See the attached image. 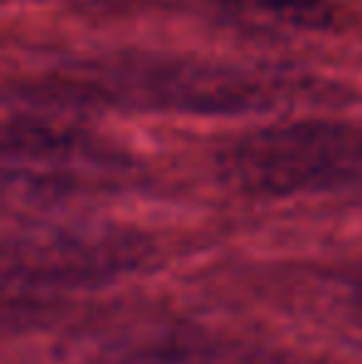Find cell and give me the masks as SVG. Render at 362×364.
<instances>
[{
	"mask_svg": "<svg viewBox=\"0 0 362 364\" xmlns=\"http://www.w3.org/2000/svg\"><path fill=\"white\" fill-rule=\"evenodd\" d=\"M137 105L181 114H243L271 107V82L236 68L208 63H137L107 75Z\"/></svg>",
	"mask_w": 362,
	"mask_h": 364,
	"instance_id": "cell-2",
	"label": "cell"
},
{
	"mask_svg": "<svg viewBox=\"0 0 362 364\" xmlns=\"http://www.w3.org/2000/svg\"><path fill=\"white\" fill-rule=\"evenodd\" d=\"M218 168L226 183L248 196L323 191L362 171V134L323 119L261 127L223 146Z\"/></svg>",
	"mask_w": 362,
	"mask_h": 364,
	"instance_id": "cell-1",
	"label": "cell"
},
{
	"mask_svg": "<svg viewBox=\"0 0 362 364\" xmlns=\"http://www.w3.org/2000/svg\"><path fill=\"white\" fill-rule=\"evenodd\" d=\"M147 364H295L278 355L251 352L241 347L213 345V342H176L154 355Z\"/></svg>",
	"mask_w": 362,
	"mask_h": 364,
	"instance_id": "cell-4",
	"label": "cell"
},
{
	"mask_svg": "<svg viewBox=\"0 0 362 364\" xmlns=\"http://www.w3.org/2000/svg\"><path fill=\"white\" fill-rule=\"evenodd\" d=\"M355 307H358V312L362 315V280L355 285Z\"/></svg>",
	"mask_w": 362,
	"mask_h": 364,
	"instance_id": "cell-5",
	"label": "cell"
},
{
	"mask_svg": "<svg viewBox=\"0 0 362 364\" xmlns=\"http://www.w3.org/2000/svg\"><path fill=\"white\" fill-rule=\"evenodd\" d=\"M241 25L268 35L325 33L338 23L333 0H218Z\"/></svg>",
	"mask_w": 362,
	"mask_h": 364,
	"instance_id": "cell-3",
	"label": "cell"
}]
</instances>
